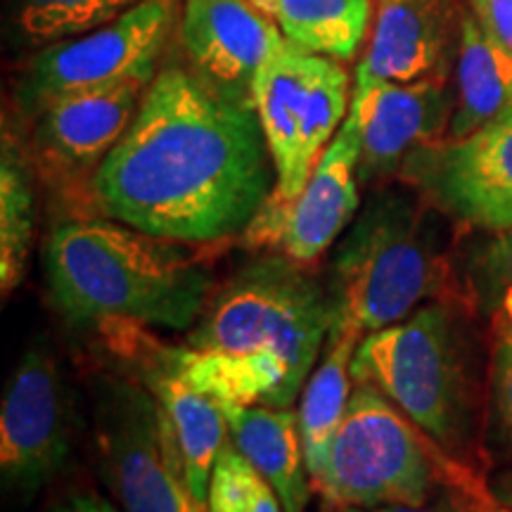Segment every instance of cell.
I'll list each match as a JSON object with an SVG mask.
<instances>
[{"mask_svg": "<svg viewBox=\"0 0 512 512\" xmlns=\"http://www.w3.org/2000/svg\"><path fill=\"white\" fill-rule=\"evenodd\" d=\"M273 171L252 100L226 98L188 69L169 67L152 79L88 188L107 219L214 245L245 233L275 188Z\"/></svg>", "mask_w": 512, "mask_h": 512, "instance_id": "1", "label": "cell"}, {"mask_svg": "<svg viewBox=\"0 0 512 512\" xmlns=\"http://www.w3.org/2000/svg\"><path fill=\"white\" fill-rule=\"evenodd\" d=\"M50 302L81 328L124 320L190 330L211 294V271L188 242L143 233L114 219H69L43 252Z\"/></svg>", "mask_w": 512, "mask_h": 512, "instance_id": "2", "label": "cell"}, {"mask_svg": "<svg viewBox=\"0 0 512 512\" xmlns=\"http://www.w3.org/2000/svg\"><path fill=\"white\" fill-rule=\"evenodd\" d=\"M437 214L420 192L373 197L332 256L328 290L335 320H349L368 335L446 299L451 247Z\"/></svg>", "mask_w": 512, "mask_h": 512, "instance_id": "3", "label": "cell"}, {"mask_svg": "<svg viewBox=\"0 0 512 512\" xmlns=\"http://www.w3.org/2000/svg\"><path fill=\"white\" fill-rule=\"evenodd\" d=\"M351 375L380 389L451 458L460 460L470 446L477 382L460 306L437 299L399 323L368 332L356 347Z\"/></svg>", "mask_w": 512, "mask_h": 512, "instance_id": "4", "label": "cell"}, {"mask_svg": "<svg viewBox=\"0 0 512 512\" xmlns=\"http://www.w3.org/2000/svg\"><path fill=\"white\" fill-rule=\"evenodd\" d=\"M332 325L330 290L304 264L268 252L209 294L185 347L273 354L306 384Z\"/></svg>", "mask_w": 512, "mask_h": 512, "instance_id": "5", "label": "cell"}, {"mask_svg": "<svg viewBox=\"0 0 512 512\" xmlns=\"http://www.w3.org/2000/svg\"><path fill=\"white\" fill-rule=\"evenodd\" d=\"M451 458L373 384L356 382L313 489L332 510L425 505L439 482L456 484Z\"/></svg>", "mask_w": 512, "mask_h": 512, "instance_id": "6", "label": "cell"}, {"mask_svg": "<svg viewBox=\"0 0 512 512\" xmlns=\"http://www.w3.org/2000/svg\"><path fill=\"white\" fill-rule=\"evenodd\" d=\"M95 446L121 512H207L190 486L169 415L136 377L98 380Z\"/></svg>", "mask_w": 512, "mask_h": 512, "instance_id": "7", "label": "cell"}, {"mask_svg": "<svg viewBox=\"0 0 512 512\" xmlns=\"http://www.w3.org/2000/svg\"><path fill=\"white\" fill-rule=\"evenodd\" d=\"M249 95L273 159V192L292 200L347 119L351 76L335 57L287 43L256 72Z\"/></svg>", "mask_w": 512, "mask_h": 512, "instance_id": "8", "label": "cell"}, {"mask_svg": "<svg viewBox=\"0 0 512 512\" xmlns=\"http://www.w3.org/2000/svg\"><path fill=\"white\" fill-rule=\"evenodd\" d=\"M181 0H143L110 24L48 43L22 74L19 112L36 119L69 93L107 86L136 74H157V60L174 34Z\"/></svg>", "mask_w": 512, "mask_h": 512, "instance_id": "9", "label": "cell"}, {"mask_svg": "<svg viewBox=\"0 0 512 512\" xmlns=\"http://www.w3.org/2000/svg\"><path fill=\"white\" fill-rule=\"evenodd\" d=\"M72 389L46 347H31L12 370L0 408L3 486L36 496L67 463L74 446Z\"/></svg>", "mask_w": 512, "mask_h": 512, "instance_id": "10", "label": "cell"}, {"mask_svg": "<svg viewBox=\"0 0 512 512\" xmlns=\"http://www.w3.org/2000/svg\"><path fill=\"white\" fill-rule=\"evenodd\" d=\"M358 162L361 124L349 110L337 136L318 159L306 188L292 200L271 192L240 235L242 245L256 252L285 254L304 266L320 259L356 219L361 204Z\"/></svg>", "mask_w": 512, "mask_h": 512, "instance_id": "11", "label": "cell"}, {"mask_svg": "<svg viewBox=\"0 0 512 512\" xmlns=\"http://www.w3.org/2000/svg\"><path fill=\"white\" fill-rule=\"evenodd\" d=\"M401 176L460 226L512 230V110L472 136L420 147Z\"/></svg>", "mask_w": 512, "mask_h": 512, "instance_id": "12", "label": "cell"}, {"mask_svg": "<svg viewBox=\"0 0 512 512\" xmlns=\"http://www.w3.org/2000/svg\"><path fill=\"white\" fill-rule=\"evenodd\" d=\"M157 74H136L107 86L57 98L34 119V162L60 188L91 185L98 166L124 138Z\"/></svg>", "mask_w": 512, "mask_h": 512, "instance_id": "13", "label": "cell"}, {"mask_svg": "<svg viewBox=\"0 0 512 512\" xmlns=\"http://www.w3.org/2000/svg\"><path fill=\"white\" fill-rule=\"evenodd\" d=\"M349 110L361 124L358 181L368 185L401 174L415 150L444 140L453 100L444 76L396 83L356 72Z\"/></svg>", "mask_w": 512, "mask_h": 512, "instance_id": "14", "label": "cell"}, {"mask_svg": "<svg viewBox=\"0 0 512 512\" xmlns=\"http://www.w3.org/2000/svg\"><path fill=\"white\" fill-rule=\"evenodd\" d=\"M100 330L110 349L128 363L133 377L150 389L164 413L169 415L178 444H181L185 467H188L192 491L202 503H207L211 470L223 444L230 439L221 403L185 382L171 368L164 344L147 335L143 325L114 320V323L100 325Z\"/></svg>", "mask_w": 512, "mask_h": 512, "instance_id": "15", "label": "cell"}, {"mask_svg": "<svg viewBox=\"0 0 512 512\" xmlns=\"http://www.w3.org/2000/svg\"><path fill=\"white\" fill-rule=\"evenodd\" d=\"M181 41L192 74L233 100H252L256 72L287 46L249 0H183Z\"/></svg>", "mask_w": 512, "mask_h": 512, "instance_id": "16", "label": "cell"}, {"mask_svg": "<svg viewBox=\"0 0 512 512\" xmlns=\"http://www.w3.org/2000/svg\"><path fill=\"white\" fill-rule=\"evenodd\" d=\"M463 12L458 0H375L370 43L356 72L396 83L444 76Z\"/></svg>", "mask_w": 512, "mask_h": 512, "instance_id": "17", "label": "cell"}, {"mask_svg": "<svg viewBox=\"0 0 512 512\" xmlns=\"http://www.w3.org/2000/svg\"><path fill=\"white\" fill-rule=\"evenodd\" d=\"M171 368L197 392L219 403L290 408L304 384L273 354H233L192 347H166Z\"/></svg>", "mask_w": 512, "mask_h": 512, "instance_id": "18", "label": "cell"}, {"mask_svg": "<svg viewBox=\"0 0 512 512\" xmlns=\"http://www.w3.org/2000/svg\"><path fill=\"white\" fill-rule=\"evenodd\" d=\"M221 408L230 441L278 491L285 512H304L311 498V477L306 470L297 413L261 403H221Z\"/></svg>", "mask_w": 512, "mask_h": 512, "instance_id": "19", "label": "cell"}, {"mask_svg": "<svg viewBox=\"0 0 512 512\" xmlns=\"http://www.w3.org/2000/svg\"><path fill=\"white\" fill-rule=\"evenodd\" d=\"M510 110L512 55L465 10L456 48V100L444 140L472 136Z\"/></svg>", "mask_w": 512, "mask_h": 512, "instance_id": "20", "label": "cell"}, {"mask_svg": "<svg viewBox=\"0 0 512 512\" xmlns=\"http://www.w3.org/2000/svg\"><path fill=\"white\" fill-rule=\"evenodd\" d=\"M363 337L366 332L358 325L349 320H335L328 342H325L323 358L302 389L297 422L311 482L323 470L332 439L347 415L351 392H354L351 389V380H354L351 363H354L356 347Z\"/></svg>", "mask_w": 512, "mask_h": 512, "instance_id": "21", "label": "cell"}, {"mask_svg": "<svg viewBox=\"0 0 512 512\" xmlns=\"http://www.w3.org/2000/svg\"><path fill=\"white\" fill-rule=\"evenodd\" d=\"M283 31L287 43L351 62L373 24L375 0H249Z\"/></svg>", "mask_w": 512, "mask_h": 512, "instance_id": "22", "label": "cell"}, {"mask_svg": "<svg viewBox=\"0 0 512 512\" xmlns=\"http://www.w3.org/2000/svg\"><path fill=\"white\" fill-rule=\"evenodd\" d=\"M34 223L36 195L29 157L5 131L0 147V287L5 297L24 280Z\"/></svg>", "mask_w": 512, "mask_h": 512, "instance_id": "23", "label": "cell"}, {"mask_svg": "<svg viewBox=\"0 0 512 512\" xmlns=\"http://www.w3.org/2000/svg\"><path fill=\"white\" fill-rule=\"evenodd\" d=\"M143 0H17V24L31 43H57L110 24Z\"/></svg>", "mask_w": 512, "mask_h": 512, "instance_id": "24", "label": "cell"}, {"mask_svg": "<svg viewBox=\"0 0 512 512\" xmlns=\"http://www.w3.org/2000/svg\"><path fill=\"white\" fill-rule=\"evenodd\" d=\"M204 508L207 512H285L278 491L230 439L211 470Z\"/></svg>", "mask_w": 512, "mask_h": 512, "instance_id": "25", "label": "cell"}, {"mask_svg": "<svg viewBox=\"0 0 512 512\" xmlns=\"http://www.w3.org/2000/svg\"><path fill=\"white\" fill-rule=\"evenodd\" d=\"M465 278L470 294L484 311L512 287V230L489 233L467 249Z\"/></svg>", "mask_w": 512, "mask_h": 512, "instance_id": "26", "label": "cell"}, {"mask_svg": "<svg viewBox=\"0 0 512 512\" xmlns=\"http://www.w3.org/2000/svg\"><path fill=\"white\" fill-rule=\"evenodd\" d=\"M491 427L496 444L512 451V337L498 335L491 363Z\"/></svg>", "mask_w": 512, "mask_h": 512, "instance_id": "27", "label": "cell"}, {"mask_svg": "<svg viewBox=\"0 0 512 512\" xmlns=\"http://www.w3.org/2000/svg\"><path fill=\"white\" fill-rule=\"evenodd\" d=\"M486 34L512 55V0H467Z\"/></svg>", "mask_w": 512, "mask_h": 512, "instance_id": "28", "label": "cell"}, {"mask_svg": "<svg viewBox=\"0 0 512 512\" xmlns=\"http://www.w3.org/2000/svg\"><path fill=\"white\" fill-rule=\"evenodd\" d=\"M50 512H121L119 505H114L107 498H102L95 491H72V494L62 496Z\"/></svg>", "mask_w": 512, "mask_h": 512, "instance_id": "29", "label": "cell"}, {"mask_svg": "<svg viewBox=\"0 0 512 512\" xmlns=\"http://www.w3.org/2000/svg\"><path fill=\"white\" fill-rule=\"evenodd\" d=\"M337 512H467L458 496H448V501L425 505H380V508H344Z\"/></svg>", "mask_w": 512, "mask_h": 512, "instance_id": "30", "label": "cell"}, {"mask_svg": "<svg viewBox=\"0 0 512 512\" xmlns=\"http://www.w3.org/2000/svg\"><path fill=\"white\" fill-rule=\"evenodd\" d=\"M463 505H465L467 512H512V505L498 503L491 491H489V494H484V496L472 498V501H467Z\"/></svg>", "mask_w": 512, "mask_h": 512, "instance_id": "31", "label": "cell"}, {"mask_svg": "<svg viewBox=\"0 0 512 512\" xmlns=\"http://www.w3.org/2000/svg\"><path fill=\"white\" fill-rule=\"evenodd\" d=\"M489 489L498 503L512 505V467L510 470L501 472V475H498L494 482L489 484Z\"/></svg>", "mask_w": 512, "mask_h": 512, "instance_id": "32", "label": "cell"}]
</instances>
